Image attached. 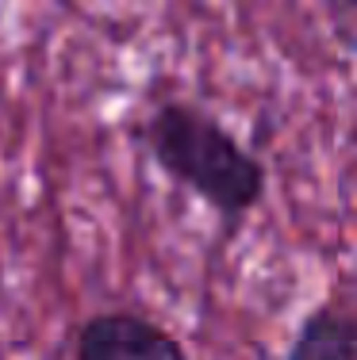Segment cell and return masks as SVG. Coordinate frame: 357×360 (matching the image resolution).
<instances>
[{
  "instance_id": "cell-4",
  "label": "cell",
  "mask_w": 357,
  "mask_h": 360,
  "mask_svg": "<svg viewBox=\"0 0 357 360\" xmlns=\"http://www.w3.org/2000/svg\"><path fill=\"white\" fill-rule=\"evenodd\" d=\"M319 12L334 42L357 58V0H319Z\"/></svg>"
},
{
  "instance_id": "cell-2",
  "label": "cell",
  "mask_w": 357,
  "mask_h": 360,
  "mask_svg": "<svg viewBox=\"0 0 357 360\" xmlns=\"http://www.w3.org/2000/svg\"><path fill=\"white\" fill-rule=\"evenodd\" d=\"M73 360H192L177 333L134 311H96L73 333Z\"/></svg>"
},
{
  "instance_id": "cell-1",
  "label": "cell",
  "mask_w": 357,
  "mask_h": 360,
  "mask_svg": "<svg viewBox=\"0 0 357 360\" xmlns=\"http://www.w3.org/2000/svg\"><path fill=\"white\" fill-rule=\"evenodd\" d=\"M150 161L208 203L227 226L250 219L269 192V169L246 142H238L219 115L192 100H161L142 119Z\"/></svg>"
},
{
  "instance_id": "cell-3",
  "label": "cell",
  "mask_w": 357,
  "mask_h": 360,
  "mask_svg": "<svg viewBox=\"0 0 357 360\" xmlns=\"http://www.w3.org/2000/svg\"><path fill=\"white\" fill-rule=\"evenodd\" d=\"M284 360H357V311L319 303L296 322Z\"/></svg>"
}]
</instances>
